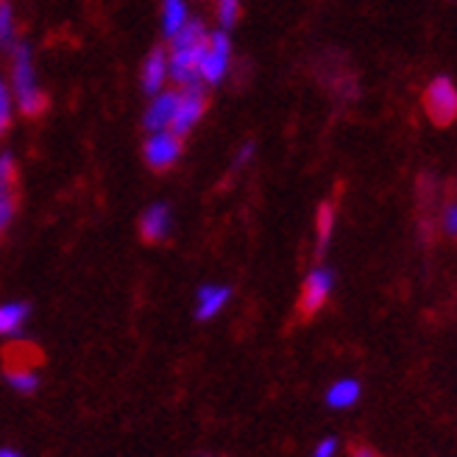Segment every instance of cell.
Returning a JSON list of instances; mask_svg holds the SVG:
<instances>
[{"mask_svg": "<svg viewBox=\"0 0 457 457\" xmlns=\"http://www.w3.org/2000/svg\"><path fill=\"white\" fill-rule=\"evenodd\" d=\"M31 315V307L26 302H6L0 304V335L4 337H14L22 332Z\"/></svg>", "mask_w": 457, "mask_h": 457, "instance_id": "obj_13", "label": "cell"}, {"mask_svg": "<svg viewBox=\"0 0 457 457\" xmlns=\"http://www.w3.org/2000/svg\"><path fill=\"white\" fill-rule=\"evenodd\" d=\"M6 382H9V387L12 391H17V394H34L37 387H39V377H37V371H31V369H12L9 374H6Z\"/></svg>", "mask_w": 457, "mask_h": 457, "instance_id": "obj_18", "label": "cell"}, {"mask_svg": "<svg viewBox=\"0 0 457 457\" xmlns=\"http://www.w3.org/2000/svg\"><path fill=\"white\" fill-rule=\"evenodd\" d=\"M441 226H444V232H446L449 237H457V204H449V207L444 210Z\"/></svg>", "mask_w": 457, "mask_h": 457, "instance_id": "obj_21", "label": "cell"}, {"mask_svg": "<svg viewBox=\"0 0 457 457\" xmlns=\"http://www.w3.org/2000/svg\"><path fill=\"white\" fill-rule=\"evenodd\" d=\"M170 228H173V212H170V207H168L165 201L151 204V207L140 218V235L148 243H162V240H168Z\"/></svg>", "mask_w": 457, "mask_h": 457, "instance_id": "obj_9", "label": "cell"}, {"mask_svg": "<svg viewBox=\"0 0 457 457\" xmlns=\"http://www.w3.org/2000/svg\"><path fill=\"white\" fill-rule=\"evenodd\" d=\"M12 106H14V98H12V87L0 79V134H4L12 123Z\"/></svg>", "mask_w": 457, "mask_h": 457, "instance_id": "obj_20", "label": "cell"}, {"mask_svg": "<svg viewBox=\"0 0 457 457\" xmlns=\"http://www.w3.org/2000/svg\"><path fill=\"white\" fill-rule=\"evenodd\" d=\"M332 232H335V207L327 201L318 207V218H315V237H318V257L324 254L329 248V240H332Z\"/></svg>", "mask_w": 457, "mask_h": 457, "instance_id": "obj_16", "label": "cell"}, {"mask_svg": "<svg viewBox=\"0 0 457 457\" xmlns=\"http://www.w3.org/2000/svg\"><path fill=\"white\" fill-rule=\"evenodd\" d=\"M145 165L151 170H168L179 162L181 156V137L176 131H154L148 134V140L143 145Z\"/></svg>", "mask_w": 457, "mask_h": 457, "instance_id": "obj_7", "label": "cell"}, {"mask_svg": "<svg viewBox=\"0 0 457 457\" xmlns=\"http://www.w3.org/2000/svg\"><path fill=\"white\" fill-rule=\"evenodd\" d=\"M332 287H335V273L332 268L327 265H318L307 273V279L302 285V295H299V312L304 318L315 315L318 310H321L327 302H329V295H332Z\"/></svg>", "mask_w": 457, "mask_h": 457, "instance_id": "obj_5", "label": "cell"}, {"mask_svg": "<svg viewBox=\"0 0 457 457\" xmlns=\"http://www.w3.org/2000/svg\"><path fill=\"white\" fill-rule=\"evenodd\" d=\"M207 29H204L201 20H187V26L181 29L170 39V51H168V67H170V79L179 87H195L201 84L198 79V64L207 48Z\"/></svg>", "mask_w": 457, "mask_h": 457, "instance_id": "obj_1", "label": "cell"}, {"mask_svg": "<svg viewBox=\"0 0 457 457\" xmlns=\"http://www.w3.org/2000/svg\"><path fill=\"white\" fill-rule=\"evenodd\" d=\"M17 45V17L12 0H0V51H14Z\"/></svg>", "mask_w": 457, "mask_h": 457, "instance_id": "obj_15", "label": "cell"}, {"mask_svg": "<svg viewBox=\"0 0 457 457\" xmlns=\"http://www.w3.org/2000/svg\"><path fill=\"white\" fill-rule=\"evenodd\" d=\"M362 396V385L352 377H343V379H335L329 387H327V404L332 410H349L360 402Z\"/></svg>", "mask_w": 457, "mask_h": 457, "instance_id": "obj_12", "label": "cell"}, {"mask_svg": "<svg viewBox=\"0 0 457 457\" xmlns=\"http://www.w3.org/2000/svg\"><path fill=\"white\" fill-rule=\"evenodd\" d=\"M228 64H232V42L223 29L207 34V48H204L201 64H198V79L201 84H220L228 73Z\"/></svg>", "mask_w": 457, "mask_h": 457, "instance_id": "obj_3", "label": "cell"}, {"mask_svg": "<svg viewBox=\"0 0 457 457\" xmlns=\"http://www.w3.org/2000/svg\"><path fill=\"white\" fill-rule=\"evenodd\" d=\"M251 156H254V143H245V145H240V151L235 154V170H240V168H245L248 162H251Z\"/></svg>", "mask_w": 457, "mask_h": 457, "instance_id": "obj_24", "label": "cell"}, {"mask_svg": "<svg viewBox=\"0 0 457 457\" xmlns=\"http://www.w3.org/2000/svg\"><path fill=\"white\" fill-rule=\"evenodd\" d=\"M170 79V67H168V51L156 48L145 56L143 71H140V84L148 96H156L165 89V81Z\"/></svg>", "mask_w": 457, "mask_h": 457, "instance_id": "obj_10", "label": "cell"}, {"mask_svg": "<svg viewBox=\"0 0 457 457\" xmlns=\"http://www.w3.org/2000/svg\"><path fill=\"white\" fill-rule=\"evenodd\" d=\"M17 212V195L14 181H0V235L12 226V218Z\"/></svg>", "mask_w": 457, "mask_h": 457, "instance_id": "obj_17", "label": "cell"}, {"mask_svg": "<svg viewBox=\"0 0 457 457\" xmlns=\"http://www.w3.org/2000/svg\"><path fill=\"white\" fill-rule=\"evenodd\" d=\"M187 6L185 0H162V14H159V22H162V34L168 39H173L181 29L187 26Z\"/></svg>", "mask_w": 457, "mask_h": 457, "instance_id": "obj_14", "label": "cell"}, {"mask_svg": "<svg viewBox=\"0 0 457 457\" xmlns=\"http://www.w3.org/2000/svg\"><path fill=\"white\" fill-rule=\"evenodd\" d=\"M207 112V96H204L201 84L195 87H179V101H176V114H173V126L170 131H176L179 137L190 134L198 120Z\"/></svg>", "mask_w": 457, "mask_h": 457, "instance_id": "obj_6", "label": "cell"}, {"mask_svg": "<svg viewBox=\"0 0 457 457\" xmlns=\"http://www.w3.org/2000/svg\"><path fill=\"white\" fill-rule=\"evenodd\" d=\"M335 454H337V438L327 436V438H321V441L315 444L310 457H335Z\"/></svg>", "mask_w": 457, "mask_h": 457, "instance_id": "obj_23", "label": "cell"}, {"mask_svg": "<svg viewBox=\"0 0 457 457\" xmlns=\"http://www.w3.org/2000/svg\"><path fill=\"white\" fill-rule=\"evenodd\" d=\"M0 457H22L17 449H0Z\"/></svg>", "mask_w": 457, "mask_h": 457, "instance_id": "obj_26", "label": "cell"}, {"mask_svg": "<svg viewBox=\"0 0 457 457\" xmlns=\"http://www.w3.org/2000/svg\"><path fill=\"white\" fill-rule=\"evenodd\" d=\"M424 109L436 126H449L457 118V87L452 79L438 76L432 79L424 93Z\"/></svg>", "mask_w": 457, "mask_h": 457, "instance_id": "obj_4", "label": "cell"}, {"mask_svg": "<svg viewBox=\"0 0 457 457\" xmlns=\"http://www.w3.org/2000/svg\"><path fill=\"white\" fill-rule=\"evenodd\" d=\"M352 457H379V454H377V452H374L371 446H357Z\"/></svg>", "mask_w": 457, "mask_h": 457, "instance_id": "obj_25", "label": "cell"}, {"mask_svg": "<svg viewBox=\"0 0 457 457\" xmlns=\"http://www.w3.org/2000/svg\"><path fill=\"white\" fill-rule=\"evenodd\" d=\"M215 14H218V26L223 31L235 29L240 20V0H218L215 4Z\"/></svg>", "mask_w": 457, "mask_h": 457, "instance_id": "obj_19", "label": "cell"}, {"mask_svg": "<svg viewBox=\"0 0 457 457\" xmlns=\"http://www.w3.org/2000/svg\"><path fill=\"white\" fill-rule=\"evenodd\" d=\"M228 299H232V287H226V285H204V287H198L195 318H198V321H212V318L228 304Z\"/></svg>", "mask_w": 457, "mask_h": 457, "instance_id": "obj_11", "label": "cell"}, {"mask_svg": "<svg viewBox=\"0 0 457 457\" xmlns=\"http://www.w3.org/2000/svg\"><path fill=\"white\" fill-rule=\"evenodd\" d=\"M12 98L20 106L22 114L37 118L45 109H48V96L42 93V87L37 81L34 71V54L31 45L17 42L12 51Z\"/></svg>", "mask_w": 457, "mask_h": 457, "instance_id": "obj_2", "label": "cell"}, {"mask_svg": "<svg viewBox=\"0 0 457 457\" xmlns=\"http://www.w3.org/2000/svg\"><path fill=\"white\" fill-rule=\"evenodd\" d=\"M17 179V165H14V156L6 151L0 154V181H14Z\"/></svg>", "mask_w": 457, "mask_h": 457, "instance_id": "obj_22", "label": "cell"}, {"mask_svg": "<svg viewBox=\"0 0 457 457\" xmlns=\"http://www.w3.org/2000/svg\"><path fill=\"white\" fill-rule=\"evenodd\" d=\"M176 101H179V89H162V93L151 96V104H148V109L143 114V126H145L148 134L168 131L173 126Z\"/></svg>", "mask_w": 457, "mask_h": 457, "instance_id": "obj_8", "label": "cell"}]
</instances>
